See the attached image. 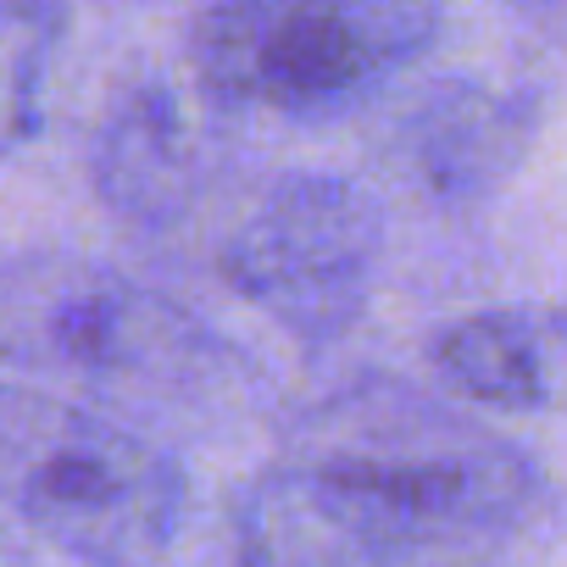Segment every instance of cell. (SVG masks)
Returning a JSON list of instances; mask_svg holds the SVG:
<instances>
[{"instance_id": "277c9868", "label": "cell", "mask_w": 567, "mask_h": 567, "mask_svg": "<svg viewBox=\"0 0 567 567\" xmlns=\"http://www.w3.org/2000/svg\"><path fill=\"white\" fill-rule=\"evenodd\" d=\"M0 362L56 379L178 384L212 362V334L112 267L23 256L0 267Z\"/></svg>"}, {"instance_id": "ba28073f", "label": "cell", "mask_w": 567, "mask_h": 567, "mask_svg": "<svg viewBox=\"0 0 567 567\" xmlns=\"http://www.w3.org/2000/svg\"><path fill=\"white\" fill-rule=\"evenodd\" d=\"M62 45V0H0V156L29 145Z\"/></svg>"}, {"instance_id": "5b68a950", "label": "cell", "mask_w": 567, "mask_h": 567, "mask_svg": "<svg viewBox=\"0 0 567 567\" xmlns=\"http://www.w3.org/2000/svg\"><path fill=\"white\" fill-rule=\"evenodd\" d=\"M379 261V212L346 178L278 184L228 239L223 272L239 296L278 312L290 329H340Z\"/></svg>"}, {"instance_id": "3957f363", "label": "cell", "mask_w": 567, "mask_h": 567, "mask_svg": "<svg viewBox=\"0 0 567 567\" xmlns=\"http://www.w3.org/2000/svg\"><path fill=\"white\" fill-rule=\"evenodd\" d=\"M434 23V0H206L189 56L228 106L318 117L412 68Z\"/></svg>"}, {"instance_id": "6da1fadb", "label": "cell", "mask_w": 567, "mask_h": 567, "mask_svg": "<svg viewBox=\"0 0 567 567\" xmlns=\"http://www.w3.org/2000/svg\"><path fill=\"white\" fill-rule=\"evenodd\" d=\"M290 467L379 567H501L539 495L517 445L412 390L318 406Z\"/></svg>"}, {"instance_id": "8992f818", "label": "cell", "mask_w": 567, "mask_h": 567, "mask_svg": "<svg viewBox=\"0 0 567 567\" xmlns=\"http://www.w3.org/2000/svg\"><path fill=\"white\" fill-rule=\"evenodd\" d=\"M440 373L501 412H567V312H478L440 334Z\"/></svg>"}, {"instance_id": "7a4b0ae2", "label": "cell", "mask_w": 567, "mask_h": 567, "mask_svg": "<svg viewBox=\"0 0 567 567\" xmlns=\"http://www.w3.org/2000/svg\"><path fill=\"white\" fill-rule=\"evenodd\" d=\"M189 484L145 434L23 384H0V506L56 550L134 567L167 550Z\"/></svg>"}, {"instance_id": "52a82bcc", "label": "cell", "mask_w": 567, "mask_h": 567, "mask_svg": "<svg viewBox=\"0 0 567 567\" xmlns=\"http://www.w3.org/2000/svg\"><path fill=\"white\" fill-rule=\"evenodd\" d=\"M234 567H379L362 539L284 462L261 473L234 523Z\"/></svg>"}]
</instances>
